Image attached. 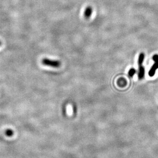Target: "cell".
<instances>
[{
    "mask_svg": "<svg viewBox=\"0 0 158 158\" xmlns=\"http://www.w3.org/2000/svg\"><path fill=\"white\" fill-rule=\"evenodd\" d=\"M42 63L43 65L53 68H58L61 65L60 61L50 60L47 58H43L42 61Z\"/></svg>",
    "mask_w": 158,
    "mask_h": 158,
    "instance_id": "6da1fadb",
    "label": "cell"
},
{
    "mask_svg": "<svg viewBox=\"0 0 158 158\" xmlns=\"http://www.w3.org/2000/svg\"><path fill=\"white\" fill-rule=\"evenodd\" d=\"M93 9L91 6L87 7L85 8L84 13L85 17L86 19H89L93 14Z\"/></svg>",
    "mask_w": 158,
    "mask_h": 158,
    "instance_id": "7a4b0ae2",
    "label": "cell"
},
{
    "mask_svg": "<svg viewBox=\"0 0 158 158\" xmlns=\"http://www.w3.org/2000/svg\"><path fill=\"white\" fill-rule=\"evenodd\" d=\"M158 69V62H155L154 65L152 66V67H151L150 70L148 72V75L150 77H153L155 74L156 72V70Z\"/></svg>",
    "mask_w": 158,
    "mask_h": 158,
    "instance_id": "3957f363",
    "label": "cell"
},
{
    "mask_svg": "<svg viewBox=\"0 0 158 158\" xmlns=\"http://www.w3.org/2000/svg\"><path fill=\"white\" fill-rule=\"evenodd\" d=\"M145 68L142 65L139 66V72H138V78L139 80L143 79L145 76Z\"/></svg>",
    "mask_w": 158,
    "mask_h": 158,
    "instance_id": "277c9868",
    "label": "cell"
},
{
    "mask_svg": "<svg viewBox=\"0 0 158 158\" xmlns=\"http://www.w3.org/2000/svg\"><path fill=\"white\" fill-rule=\"evenodd\" d=\"M117 84L119 85V86L124 87H125L126 85H127V81L124 78H120L119 79H118V80L117 81Z\"/></svg>",
    "mask_w": 158,
    "mask_h": 158,
    "instance_id": "5b68a950",
    "label": "cell"
},
{
    "mask_svg": "<svg viewBox=\"0 0 158 158\" xmlns=\"http://www.w3.org/2000/svg\"><path fill=\"white\" fill-rule=\"evenodd\" d=\"M144 58H145V54H144L143 53V52L140 53V54L139 55V58H138V64H139V66L142 65L143 61L144 60Z\"/></svg>",
    "mask_w": 158,
    "mask_h": 158,
    "instance_id": "8992f818",
    "label": "cell"
},
{
    "mask_svg": "<svg viewBox=\"0 0 158 158\" xmlns=\"http://www.w3.org/2000/svg\"><path fill=\"white\" fill-rule=\"evenodd\" d=\"M136 70H135L134 68H132L129 70L128 73V75L130 78H132V77H134V74H136Z\"/></svg>",
    "mask_w": 158,
    "mask_h": 158,
    "instance_id": "52a82bcc",
    "label": "cell"
},
{
    "mask_svg": "<svg viewBox=\"0 0 158 158\" xmlns=\"http://www.w3.org/2000/svg\"><path fill=\"white\" fill-rule=\"evenodd\" d=\"M152 60H153L155 62H158V54H155L154 56H152Z\"/></svg>",
    "mask_w": 158,
    "mask_h": 158,
    "instance_id": "ba28073f",
    "label": "cell"
},
{
    "mask_svg": "<svg viewBox=\"0 0 158 158\" xmlns=\"http://www.w3.org/2000/svg\"><path fill=\"white\" fill-rule=\"evenodd\" d=\"M1 45V42L0 41V46Z\"/></svg>",
    "mask_w": 158,
    "mask_h": 158,
    "instance_id": "9c48e42d",
    "label": "cell"
}]
</instances>
